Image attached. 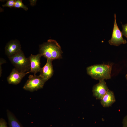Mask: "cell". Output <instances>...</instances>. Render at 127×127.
Listing matches in <instances>:
<instances>
[{"label":"cell","mask_w":127,"mask_h":127,"mask_svg":"<svg viewBox=\"0 0 127 127\" xmlns=\"http://www.w3.org/2000/svg\"><path fill=\"white\" fill-rule=\"evenodd\" d=\"M39 51L42 56L52 61L61 58L63 53L58 43L52 39L48 40L47 42L40 45Z\"/></svg>","instance_id":"1"},{"label":"cell","mask_w":127,"mask_h":127,"mask_svg":"<svg viewBox=\"0 0 127 127\" xmlns=\"http://www.w3.org/2000/svg\"><path fill=\"white\" fill-rule=\"evenodd\" d=\"M111 65L97 64L88 67L87 73L92 78L99 80L109 79L111 78Z\"/></svg>","instance_id":"2"},{"label":"cell","mask_w":127,"mask_h":127,"mask_svg":"<svg viewBox=\"0 0 127 127\" xmlns=\"http://www.w3.org/2000/svg\"><path fill=\"white\" fill-rule=\"evenodd\" d=\"M8 58L15 68L19 72L25 73L30 71V63L29 58L25 57L21 50Z\"/></svg>","instance_id":"3"},{"label":"cell","mask_w":127,"mask_h":127,"mask_svg":"<svg viewBox=\"0 0 127 127\" xmlns=\"http://www.w3.org/2000/svg\"><path fill=\"white\" fill-rule=\"evenodd\" d=\"M46 81L40 75H31L24 85L23 88L30 92L36 91L43 88Z\"/></svg>","instance_id":"4"},{"label":"cell","mask_w":127,"mask_h":127,"mask_svg":"<svg viewBox=\"0 0 127 127\" xmlns=\"http://www.w3.org/2000/svg\"><path fill=\"white\" fill-rule=\"evenodd\" d=\"M116 18V14H115L114 26L111 38L109 40L108 42L111 45L118 46L122 44H126L127 42L123 38L122 32L117 25Z\"/></svg>","instance_id":"5"},{"label":"cell","mask_w":127,"mask_h":127,"mask_svg":"<svg viewBox=\"0 0 127 127\" xmlns=\"http://www.w3.org/2000/svg\"><path fill=\"white\" fill-rule=\"evenodd\" d=\"M109 90L104 80H100L93 87V95L96 99L100 100Z\"/></svg>","instance_id":"6"},{"label":"cell","mask_w":127,"mask_h":127,"mask_svg":"<svg viewBox=\"0 0 127 127\" xmlns=\"http://www.w3.org/2000/svg\"><path fill=\"white\" fill-rule=\"evenodd\" d=\"M5 50L8 57L14 55L21 50L20 42L16 40H11L6 44Z\"/></svg>","instance_id":"7"},{"label":"cell","mask_w":127,"mask_h":127,"mask_svg":"<svg viewBox=\"0 0 127 127\" xmlns=\"http://www.w3.org/2000/svg\"><path fill=\"white\" fill-rule=\"evenodd\" d=\"M29 73V71L25 73L20 72L14 68L12 69L10 74L7 77V81L10 84H17L26 75Z\"/></svg>","instance_id":"8"},{"label":"cell","mask_w":127,"mask_h":127,"mask_svg":"<svg viewBox=\"0 0 127 127\" xmlns=\"http://www.w3.org/2000/svg\"><path fill=\"white\" fill-rule=\"evenodd\" d=\"M52 60L47 59V62L44 66L41 68L39 75L47 81L51 78L54 73L53 67L52 64Z\"/></svg>","instance_id":"9"},{"label":"cell","mask_w":127,"mask_h":127,"mask_svg":"<svg viewBox=\"0 0 127 127\" xmlns=\"http://www.w3.org/2000/svg\"><path fill=\"white\" fill-rule=\"evenodd\" d=\"M41 55L39 53L36 55L31 54L29 58L30 63V70L29 73H33L36 75L37 72H40L41 68L40 67V59Z\"/></svg>","instance_id":"10"},{"label":"cell","mask_w":127,"mask_h":127,"mask_svg":"<svg viewBox=\"0 0 127 127\" xmlns=\"http://www.w3.org/2000/svg\"><path fill=\"white\" fill-rule=\"evenodd\" d=\"M113 92L109 89L100 100V103L103 107H109L115 101Z\"/></svg>","instance_id":"11"},{"label":"cell","mask_w":127,"mask_h":127,"mask_svg":"<svg viewBox=\"0 0 127 127\" xmlns=\"http://www.w3.org/2000/svg\"><path fill=\"white\" fill-rule=\"evenodd\" d=\"M9 127H23L13 114L9 110L7 111Z\"/></svg>","instance_id":"12"},{"label":"cell","mask_w":127,"mask_h":127,"mask_svg":"<svg viewBox=\"0 0 127 127\" xmlns=\"http://www.w3.org/2000/svg\"><path fill=\"white\" fill-rule=\"evenodd\" d=\"M14 7L16 8H22L26 11L28 9V7L24 4L22 0H16Z\"/></svg>","instance_id":"13"},{"label":"cell","mask_w":127,"mask_h":127,"mask_svg":"<svg viewBox=\"0 0 127 127\" xmlns=\"http://www.w3.org/2000/svg\"><path fill=\"white\" fill-rule=\"evenodd\" d=\"M15 1V0H8L5 4L3 5L2 6L3 7H8L10 8L14 7Z\"/></svg>","instance_id":"14"},{"label":"cell","mask_w":127,"mask_h":127,"mask_svg":"<svg viewBox=\"0 0 127 127\" xmlns=\"http://www.w3.org/2000/svg\"><path fill=\"white\" fill-rule=\"evenodd\" d=\"M122 35L127 38V23L124 24H122Z\"/></svg>","instance_id":"15"},{"label":"cell","mask_w":127,"mask_h":127,"mask_svg":"<svg viewBox=\"0 0 127 127\" xmlns=\"http://www.w3.org/2000/svg\"><path fill=\"white\" fill-rule=\"evenodd\" d=\"M0 127H8L7 123L3 119H0Z\"/></svg>","instance_id":"16"},{"label":"cell","mask_w":127,"mask_h":127,"mask_svg":"<svg viewBox=\"0 0 127 127\" xmlns=\"http://www.w3.org/2000/svg\"><path fill=\"white\" fill-rule=\"evenodd\" d=\"M6 61L3 58H1L0 60V77L1 76L2 69L1 68L2 64L4 63H5Z\"/></svg>","instance_id":"17"},{"label":"cell","mask_w":127,"mask_h":127,"mask_svg":"<svg viewBox=\"0 0 127 127\" xmlns=\"http://www.w3.org/2000/svg\"><path fill=\"white\" fill-rule=\"evenodd\" d=\"M123 127H127V115L124 118L122 122Z\"/></svg>","instance_id":"18"},{"label":"cell","mask_w":127,"mask_h":127,"mask_svg":"<svg viewBox=\"0 0 127 127\" xmlns=\"http://www.w3.org/2000/svg\"><path fill=\"white\" fill-rule=\"evenodd\" d=\"M31 5L32 6H34L36 5V4L37 0H30Z\"/></svg>","instance_id":"19"},{"label":"cell","mask_w":127,"mask_h":127,"mask_svg":"<svg viewBox=\"0 0 127 127\" xmlns=\"http://www.w3.org/2000/svg\"><path fill=\"white\" fill-rule=\"evenodd\" d=\"M126 78L127 80V74H126Z\"/></svg>","instance_id":"20"}]
</instances>
